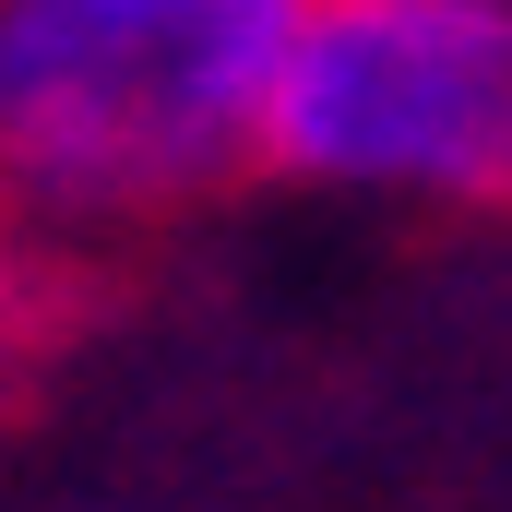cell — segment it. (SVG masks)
Masks as SVG:
<instances>
[{
  "label": "cell",
  "mask_w": 512,
  "mask_h": 512,
  "mask_svg": "<svg viewBox=\"0 0 512 512\" xmlns=\"http://www.w3.org/2000/svg\"><path fill=\"white\" fill-rule=\"evenodd\" d=\"M262 167L358 203H512V0H310Z\"/></svg>",
  "instance_id": "7a4b0ae2"
},
{
  "label": "cell",
  "mask_w": 512,
  "mask_h": 512,
  "mask_svg": "<svg viewBox=\"0 0 512 512\" xmlns=\"http://www.w3.org/2000/svg\"><path fill=\"white\" fill-rule=\"evenodd\" d=\"M310 0H0V203L120 227L262 167Z\"/></svg>",
  "instance_id": "6da1fadb"
}]
</instances>
